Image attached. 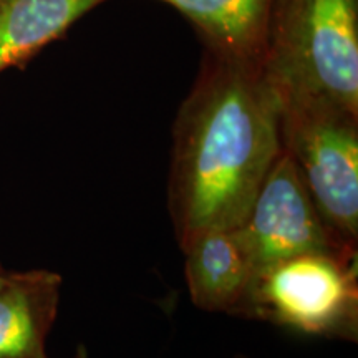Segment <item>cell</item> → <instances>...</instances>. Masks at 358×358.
<instances>
[{
    "label": "cell",
    "mask_w": 358,
    "mask_h": 358,
    "mask_svg": "<svg viewBox=\"0 0 358 358\" xmlns=\"http://www.w3.org/2000/svg\"><path fill=\"white\" fill-rule=\"evenodd\" d=\"M280 120L262 62L211 52L174 123L168 209L179 248L239 226L282 151Z\"/></svg>",
    "instance_id": "1"
},
{
    "label": "cell",
    "mask_w": 358,
    "mask_h": 358,
    "mask_svg": "<svg viewBox=\"0 0 358 358\" xmlns=\"http://www.w3.org/2000/svg\"><path fill=\"white\" fill-rule=\"evenodd\" d=\"M262 66L282 103L358 115V0H275Z\"/></svg>",
    "instance_id": "2"
},
{
    "label": "cell",
    "mask_w": 358,
    "mask_h": 358,
    "mask_svg": "<svg viewBox=\"0 0 358 358\" xmlns=\"http://www.w3.org/2000/svg\"><path fill=\"white\" fill-rule=\"evenodd\" d=\"M237 315L312 337L355 340L357 254L308 252L259 268Z\"/></svg>",
    "instance_id": "3"
},
{
    "label": "cell",
    "mask_w": 358,
    "mask_h": 358,
    "mask_svg": "<svg viewBox=\"0 0 358 358\" xmlns=\"http://www.w3.org/2000/svg\"><path fill=\"white\" fill-rule=\"evenodd\" d=\"M282 150L343 243L358 244V115L320 103H282Z\"/></svg>",
    "instance_id": "4"
},
{
    "label": "cell",
    "mask_w": 358,
    "mask_h": 358,
    "mask_svg": "<svg viewBox=\"0 0 358 358\" xmlns=\"http://www.w3.org/2000/svg\"><path fill=\"white\" fill-rule=\"evenodd\" d=\"M236 227L257 271L308 252L357 254L355 245L343 243L324 221L297 166L284 150L268 168Z\"/></svg>",
    "instance_id": "5"
},
{
    "label": "cell",
    "mask_w": 358,
    "mask_h": 358,
    "mask_svg": "<svg viewBox=\"0 0 358 358\" xmlns=\"http://www.w3.org/2000/svg\"><path fill=\"white\" fill-rule=\"evenodd\" d=\"M191 301L206 312L237 315L257 267L237 227H216L181 245Z\"/></svg>",
    "instance_id": "6"
},
{
    "label": "cell",
    "mask_w": 358,
    "mask_h": 358,
    "mask_svg": "<svg viewBox=\"0 0 358 358\" xmlns=\"http://www.w3.org/2000/svg\"><path fill=\"white\" fill-rule=\"evenodd\" d=\"M62 277L47 268L8 271L0 282V358L47 357Z\"/></svg>",
    "instance_id": "7"
},
{
    "label": "cell",
    "mask_w": 358,
    "mask_h": 358,
    "mask_svg": "<svg viewBox=\"0 0 358 358\" xmlns=\"http://www.w3.org/2000/svg\"><path fill=\"white\" fill-rule=\"evenodd\" d=\"M204 34L211 52L262 62L275 0H159Z\"/></svg>",
    "instance_id": "8"
},
{
    "label": "cell",
    "mask_w": 358,
    "mask_h": 358,
    "mask_svg": "<svg viewBox=\"0 0 358 358\" xmlns=\"http://www.w3.org/2000/svg\"><path fill=\"white\" fill-rule=\"evenodd\" d=\"M106 0H0V73L24 65Z\"/></svg>",
    "instance_id": "9"
},
{
    "label": "cell",
    "mask_w": 358,
    "mask_h": 358,
    "mask_svg": "<svg viewBox=\"0 0 358 358\" xmlns=\"http://www.w3.org/2000/svg\"><path fill=\"white\" fill-rule=\"evenodd\" d=\"M43 358H48V357H43ZM73 358H88V357H87V352H85L83 348H80V350L77 352V355H75Z\"/></svg>",
    "instance_id": "10"
},
{
    "label": "cell",
    "mask_w": 358,
    "mask_h": 358,
    "mask_svg": "<svg viewBox=\"0 0 358 358\" xmlns=\"http://www.w3.org/2000/svg\"><path fill=\"white\" fill-rule=\"evenodd\" d=\"M7 268L6 267H3L2 266V262H0V282H2V279H3V277H6L7 275Z\"/></svg>",
    "instance_id": "11"
}]
</instances>
